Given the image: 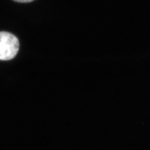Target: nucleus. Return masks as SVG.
<instances>
[{"label": "nucleus", "mask_w": 150, "mask_h": 150, "mask_svg": "<svg viewBox=\"0 0 150 150\" xmlns=\"http://www.w3.org/2000/svg\"><path fill=\"white\" fill-rule=\"evenodd\" d=\"M20 44L17 38L9 33L0 32V60L8 61L17 54Z\"/></svg>", "instance_id": "f257e3e1"}, {"label": "nucleus", "mask_w": 150, "mask_h": 150, "mask_svg": "<svg viewBox=\"0 0 150 150\" xmlns=\"http://www.w3.org/2000/svg\"><path fill=\"white\" fill-rule=\"evenodd\" d=\"M13 1L18 3H30L33 1V0H13Z\"/></svg>", "instance_id": "f03ea898"}]
</instances>
